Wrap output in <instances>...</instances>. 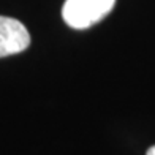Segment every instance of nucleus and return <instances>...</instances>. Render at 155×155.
I'll use <instances>...</instances> for the list:
<instances>
[{
  "mask_svg": "<svg viewBox=\"0 0 155 155\" xmlns=\"http://www.w3.org/2000/svg\"><path fill=\"white\" fill-rule=\"evenodd\" d=\"M116 0H65L62 18L71 29L84 30L104 19L114 8Z\"/></svg>",
  "mask_w": 155,
  "mask_h": 155,
  "instance_id": "1",
  "label": "nucleus"
},
{
  "mask_svg": "<svg viewBox=\"0 0 155 155\" xmlns=\"http://www.w3.org/2000/svg\"><path fill=\"white\" fill-rule=\"evenodd\" d=\"M146 155H155V146H152L149 150H147V153Z\"/></svg>",
  "mask_w": 155,
  "mask_h": 155,
  "instance_id": "3",
  "label": "nucleus"
},
{
  "mask_svg": "<svg viewBox=\"0 0 155 155\" xmlns=\"http://www.w3.org/2000/svg\"><path fill=\"white\" fill-rule=\"evenodd\" d=\"M30 45V35L25 25L15 18L0 16V57L25 51Z\"/></svg>",
  "mask_w": 155,
  "mask_h": 155,
  "instance_id": "2",
  "label": "nucleus"
}]
</instances>
